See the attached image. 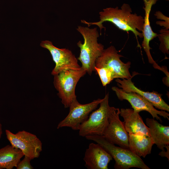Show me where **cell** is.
<instances>
[{
    "instance_id": "5",
    "label": "cell",
    "mask_w": 169,
    "mask_h": 169,
    "mask_svg": "<svg viewBox=\"0 0 169 169\" xmlns=\"http://www.w3.org/2000/svg\"><path fill=\"white\" fill-rule=\"evenodd\" d=\"M99 108L93 111L80 126L79 135L85 137L90 135L102 136L109 123L110 115L115 107L109 104V93L100 104Z\"/></svg>"
},
{
    "instance_id": "13",
    "label": "cell",
    "mask_w": 169,
    "mask_h": 169,
    "mask_svg": "<svg viewBox=\"0 0 169 169\" xmlns=\"http://www.w3.org/2000/svg\"><path fill=\"white\" fill-rule=\"evenodd\" d=\"M123 80L117 78L115 81L118 83L117 85L121 88L124 91L129 93H136L146 99L156 108L162 110L169 111V106L161 97L162 94L157 92H146L136 87L131 81V79Z\"/></svg>"
},
{
    "instance_id": "17",
    "label": "cell",
    "mask_w": 169,
    "mask_h": 169,
    "mask_svg": "<svg viewBox=\"0 0 169 169\" xmlns=\"http://www.w3.org/2000/svg\"><path fill=\"white\" fill-rule=\"evenodd\" d=\"M146 123L154 144L161 150H164L166 146L169 145V127L161 125L154 118H147Z\"/></svg>"
},
{
    "instance_id": "1",
    "label": "cell",
    "mask_w": 169,
    "mask_h": 169,
    "mask_svg": "<svg viewBox=\"0 0 169 169\" xmlns=\"http://www.w3.org/2000/svg\"><path fill=\"white\" fill-rule=\"evenodd\" d=\"M132 10L128 4L124 3L120 8L118 7L107 8L103 9L99 13L100 20L97 22H89L81 20V22L88 25V27L92 25L97 26L100 30L105 28L103 23L105 22L112 23L119 29L126 31H131L135 36L138 41V37L143 38L142 33L144 23V18L141 15L136 13H132Z\"/></svg>"
},
{
    "instance_id": "25",
    "label": "cell",
    "mask_w": 169,
    "mask_h": 169,
    "mask_svg": "<svg viewBox=\"0 0 169 169\" xmlns=\"http://www.w3.org/2000/svg\"><path fill=\"white\" fill-rule=\"evenodd\" d=\"M158 0H156V1H157Z\"/></svg>"
},
{
    "instance_id": "7",
    "label": "cell",
    "mask_w": 169,
    "mask_h": 169,
    "mask_svg": "<svg viewBox=\"0 0 169 169\" xmlns=\"http://www.w3.org/2000/svg\"><path fill=\"white\" fill-rule=\"evenodd\" d=\"M5 131L7 138L11 145L20 149L24 156L31 160L39 157L42 150V144L36 135L24 130L15 134L8 130Z\"/></svg>"
},
{
    "instance_id": "3",
    "label": "cell",
    "mask_w": 169,
    "mask_h": 169,
    "mask_svg": "<svg viewBox=\"0 0 169 169\" xmlns=\"http://www.w3.org/2000/svg\"><path fill=\"white\" fill-rule=\"evenodd\" d=\"M100 145L115 161L114 167L116 169H128L136 167L150 169L141 158L130 149L117 146L108 141L103 136L90 135L85 137Z\"/></svg>"
},
{
    "instance_id": "8",
    "label": "cell",
    "mask_w": 169,
    "mask_h": 169,
    "mask_svg": "<svg viewBox=\"0 0 169 169\" xmlns=\"http://www.w3.org/2000/svg\"><path fill=\"white\" fill-rule=\"evenodd\" d=\"M102 100L98 99L90 103L82 104L77 99L74 100L69 107L68 114L59 123L57 129L67 127L74 130H79L80 125L88 118L90 113L97 107Z\"/></svg>"
},
{
    "instance_id": "14",
    "label": "cell",
    "mask_w": 169,
    "mask_h": 169,
    "mask_svg": "<svg viewBox=\"0 0 169 169\" xmlns=\"http://www.w3.org/2000/svg\"><path fill=\"white\" fill-rule=\"evenodd\" d=\"M145 7L143 8L145 11V16L143 30L142 32L143 40L142 43V46L146 52L149 63L152 64L154 68L160 70L161 69L153 59L150 53V50L151 49L149 46L151 41L157 36L158 34L154 32L150 26L149 21V15L152 6L156 3V0H143Z\"/></svg>"
},
{
    "instance_id": "4",
    "label": "cell",
    "mask_w": 169,
    "mask_h": 169,
    "mask_svg": "<svg viewBox=\"0 0 169 169\" xmlns=\"http://www.w3.org/2000/svg\"><path fill=\"white\" fill-rule=\"evenodd\" d=\"M86 73L81 67L79 69L64 70L54 75V86L65 108H69L71 103L76 99V85L80 78Z\"/></svg>"
},
{
    "instance_id": "6",
    "label": "cell",
    "mask_w": 169,
    "mask_h": 169,
    "mask_svg": "<svg viewBox=\"0 0 169 169\" xmlns=\"http://www.w3.org/2000/svg\"><path fill=\"white\" fill-rule=\"evenodd\" d=\"M123 57L118 53L115 47L111 46L104 49L101 55L96 59L95 67L97 68H105L111 72L113 78L128 79L132 78L136 74L131 76L129 69L131 62L125 63L120 58Z\"/></svg>"
},
{
    "instance_id": "10",
    "label": "cell",
    "mask_w": 169,
    "mask_h": 169,
    "mask_svg": "<svg viewBox=\"0 0 169 169\" xmlns=\"http://www.w3.org/2000/svg\"><path fill=\"white\" fill-rule=\"evenodd\" d=\"M118 98L120 100H126L131 104L133 110L138 113L142 111H146L150 113L153 118H155L162 122L160 115L169 120V114L163 110H156L153 105L145 98L139 94L134 92L127 93L116 86L112 87Z\"/></svg>"
},
{
    "instance_id": "22",
    "label": "cell",
    "mask_w": 169,
    "mask_h": 169,
    "mask_svg": "<svg viewBox=\"0 0 169 169\" xmlns=\"http://www.w3.org/2000/svg\"><path fill=\"white\" fill-rule=\"evenodd\" d=\"M154 15L156 18L158 19H161L165 21L169 22V17L165 16L161 11H156Z\"/></svg>"
},
{
    "instance_id": "9",
    "label": "cell",
    "mask_w": 169,
    "mask_h": 169,
    "mask_svg": "<svg viewBox=\"0 0 169 169\" xmlns=\"http://www.w3.org/2000/svg\"><path fill=\"white\" fill-rule=\"evenodd\" d=\"M40 46L49 51L55 63V66L51 72L53 75L64 70L77 69L81 68L77 59L70 50L65 48H58L49 40L42 41Z\"/></svg>"
},
{
    "instance_id": "12",
    "label": "cell",
    "mask_w": 169,
    "mask_h": 169,
    "mask_svg": "<svg viewBox=\"0 0 169 169\" xmlns=\"http://www.w3.org/2000/svg\"><path fill=\"white\" fill-rule=\"evenodd\" d=\"M113 158L98 144L90 143L84 158L85 166L88 169H108V165Z\"/></svg>"
},
{
    "instance_id": "20",
    "label": "cell",
    "mask_w": 169,
    "mask_h": 169,
    "mask_svg": "<svg viewBox=\"0 0 169 169\" xmlns=\"http://www.w3.org/2000/svg\"><path fill=\"white\" fill-rule=\"evenodd\" d=\"M94 69L98 74L103 86L109 84L114 79L111 72L107 68L95 67Z\"/></svg>"
},
{
    "instance_id": "11",
    "label": "cell",
    "mask_w": 169,
    "mask_h": 169,
    "mask_svg": "<svg viewBox=\"0 0 169 169\" xmlns=\"http://www.w3.org/2000/svg\"><path fill=\"white\" fill-rule=\"evenodd\" d=\"M120 114L119 109L115 108L110 115L108 125L102 136L111 143L129 149V134L124 122L120 119Z\"/></svg>"
},
{
    "instance_id": "23",
    "label": "cell",
    "mask_w": 169,
    "mask_h": 169,
    "mask_svg": "<svg viewBox=\"0 0 169 169\" xmlns=\"http://www.w3.org/2000/svg\"><path fill=\"white\" fill-rule=\"evenodd\" d=\"M165 148H166V151L162 150L159 152V155L162 157H166L169 161V145H167L166 146Z\"/></svg>"
},
{
    "instance_id": "24",
    "label": "cell",
    "mask_w": 169,
    "mask_h": 169,
    "mask_svg": "<svg viewBox=\"0 0 169 169\" xmlns=\"http://www.w3.org/2000/svg\"><path fill=\"white\" fill-rule=\"evenodd\" d=\"M3 134L2 125L0 121V139L1 138Z\"/></svg>"
},
{
    "instance_id": "18",
    "label": "cell",
    "mask_w": 169,
    "mask_h": 169,
    "mask_svg": "<svg viewBox=\"0 0 169 169\" xmlns=\"http://www.w3.org/2000/svg\"><path fill=\"white\" fill-rule=\"evenodd\" d=\"M24 155L19 149L11 145L0 149V169H12L16 167Z\"/></svg>"
},
{
    "instance_id": "19",
    "label": "cell",
    "mask_w": 169,
    "mask_h": 169,
    "mask_svg": "<svg viewBox=\"0 0 169 169\" xmlns=\"http://www.w3.org/2000/svg\"><path fill=\"white\" fill-rule=\"evenodd\" d=\"M160 42V49L164 54H169V30L164 28L160 31L157 36Z\"/></svg>"
},
{
    "instance_id": "21",
    "label": "cell",
    "mask_w": 169,
    "mask_h": 169,
    "mask_svg": "<svg viewBox=\"0 0 169 169\" xmlns=\"http://www.w3.org/2000/svg\"><path fill=\"white\" fill-rule=\"evenodd\" d=\"M31 160L28 157L24 156L23 159L18 164L17 169H33V167L30 164Z\"/></svg>"
},
{
    "instance_id": "15",
    "label": "cell",
    "mask_w": 169,
    "mask_h": 169,
    "mask_svg": "<svg viewBox=\"0 0 169 169\" xmlns=\"http://www.w3.org/2000/svg\"><path fill=\"white\" fill-rule=\"evenodd\" d=\"M124 119V126L128 133H142L150 136L149 129L139 113L129 108H121L120 114Z\"/></svg>"
},
{
    "instance_id": "16",
    "label": "cell",
    "mask_w": 169,
    "mask_h": 169,
    "mask_svg": "<svg viewBox=\"0 0 169 169\" xmlns=\"http://www.w3.org/2000/svg\"><path fill=\"white\" fill-rule=\"evenodd\" d=\"M129 149L137 156L145 158L151 153L154 143L150 136L142 133H128Z\"/></svg>"
},
{
    "instance_id": "2",
    "label": "cell",
    "mask_w": 169,
    "mask_h": 169,
    "mask_svg": "<svg viewBox=\"0 0 169 169\" xmlns=\"http://www.w3.org/2000/svg\"><path fill=\"white\" fill-rule=\"evenodd\" d=\"M76 29L82 35L84 39L83 43L79 41L77 44L80 49V54L77 59L81 63V67L91 75L95 71L96 61L104 50V46L98 42L99 34L97 28H90L79 26Z\"/></svg>"
}]
</instances>
